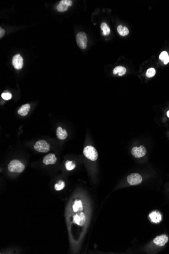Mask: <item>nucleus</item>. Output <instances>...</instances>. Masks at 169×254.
<instances>
[{
    "label": "nucleus",
    "instance_id": "obj_1",
    "mask_svg": "<svg viewBox=\"0 0 169 254\" xmlns=\"http://www.w3.org/2000/svg\"><path fill=\"white\" fill-rule=\"evenodd\" d=\"M84 156L92 161H95L98 157V152L94 147L91 146H88L84 148L83 151Z\"/></svg>",
    "mask_w": 169,
    "mask_h": 254
},
{
    "label": "nucleus",
    "instance_id": "obj_2",
    "mask_svg": "<svg viewBox=\"0 0 169 254\" xmlns=\"http://www.w3.org/2000/svg\"><path fill=\"white\" fill-rule=\"evenodd\" d=\"M8 168L10 172H21L25 170V166L21 161L13 160L10 162Z\"/></svg>",
    "mask_w": 169,
    "mask_h": 254
},
{
    "label": "nucleus",
    "instance_id": "obj_3",
    "mask_svg": "<svg viewBox=\"0 0 169 254\" xmlns=\"http://www.w3.org/2000/svg\"><path fill=\"white\" fill-rule=\"evenodd\" d=\"M77 43L80 48L85 49L87 47L88 39L86 34L84 32H80L77 35Z\"/></svg>",
    "mask_w": 169,
    "mask_h": 254
},
{
    "label": "nucleus",
    "instance_id": "obj_4",
    "mask_svg": "<svg viewBox=\"0 0 169 254\" xmlns=\"http://www.w3.org/2000/svg\"><path fill=\"white\" fill-rule=\"evenodd\" d=\"M34 149L38 152L46 153L49 151V144L44 140H40L36 142L34 146Z\"/></svg>",
    "mask_w": 169,
    "mask_h": 254
},
{
    "label": "nucleus",
    "instance_id": "obj_5",
    "mask_svg": "<svg viewBox=\"0 0 169 254\" xmlns=\"http://www.w3.org/2000/svg\"><path fill=\"white\" fill-rule=\"evenodd\" d=\"M127 181L130 185H137L142 181V177L137 173H133L127 177Z\"/></svg>",
    "mask_w": 169,
    "mask_h": 254
},
{
    "label": "nucleus",
    "instance_id": "obj_6",
    "mask_svg": "<svg viewBox=\"0 0 169 254\" xmlns=\"http://www.w3.org/2000/svg\"><path fill=\"white\" fill-rule=\"evenodd\" d=\"M131 153L133 156L137 158H139L144 156L146 153V149L143 146H141L139 147H135L132 149Z\"/></svg>",
    "mask_w": 169,
    "mask_h": 254
},
{
    "label": "nucleus",
    "instance_id": "obj_7",
    "mask_svg": "<svg viewBox=\"0 0 169 254\" xmlns=\"http://www.w3.org/2000/svg\"><path fill=\"white\" fill-rule=\"evenodd\" d=\"M12 64L14 68L16 70H21L23 65V61L20 55H17L14 56L12 59Z\"/></svg>",
    "mask_w": 169,
    "mask_h": 254
},
{
    "label": "nucleus",
    "instance_id": "obj_8",
    "mask_svg": "<svg viewBox=\"0 0 169 254\" xmlns=\"http://www.w3.org/2000/svg\"><path fill=\"white\" fill-rule=\"evenodd\" d=\"M168 237L166 235L163 234L160 236H156L153 239V243L158 247H162L168 243Z\"/></svg>",
    "mask_w": 169,
    "mask_h": 254
},
{
    "label": "nucleus",
    "instance_id": "obj_9",
    "mask_svg": "<svg viewBox=\"0 0 169 254\" xmlns=\"http://www.w3.org/2000/svg\"><path fill=\"white\" fill-rule=\"evenodd\" d=\"M57 158L54 154H49L45 156L43 159V163L46 166L49 164H54L56 163Z\"/></svg>",
    "mask_w": 169,
    "mask_h": 254
},
{
    "label": "nucleus",
    "instance_id": "obj_10",
    "mask_svg": "<svg viewBox=\"0 0 169 254\" xmlns=\"http://www.w3.org/2000/svg\"><path fill=\"white\" fill-rule=\"evenodd\" d=\"M149 216L151 219V221L155 223H160L162 220V215L158 211H153L149 214Z\"/></svg>",
    "mask_w": 169,
    "mask_h": 254
},
{
    "label": "nucleus",
    "instance_id": "obj_11",
    "mask_svg": "<svg viewBox=\"0 0 169 254\" xmlns=\"http://www.w3.org/2000/svg\"><path fill=\"white\" fill-rule=\"evenodd\" d=\"M56 136L59 139L63 140L67 138L68 133L66 129H63L61 127H59L57 129Z\"/></svg>",
    "mask_w": 169,
    "mask_h": 254
},
{
    "label": "nucleus",
    "instance_id": "obj_12",
    "mask_svg": "<svg viewBox=\"0 0 169 254\" xmlns=\"http://www.w3.org/2000/svg\"><path fill=\"white\" fill-rule=\"evenodd\" d=\"M30 106L29 104L23 105L18 111V113L22 116H26L30 110Z\"/></svg>",
    "mask_w": 169,
    "mask_h": 254
},
{
    "label": "nucleus",
    "instance_id": "obj_13",
    "mask_svg": "<svg viewBox=\"0 0 169 254\" xmlns=\"http://www.w3.org/2000/svg\"><path fill=\"white\" fill-rule=\"evenodd\" d=\"M126 73V68L123 66H117L114 68L113 70V74L114 75L119 74V76H122L125 75Z\"/></svg>",
    "mask_w": 169,
    "mask_h": 254
},
{
    "label": "nucleus",
    "instance_id": "obj_14",
    "mask_svg": "<svg viewBox=\"0 0 169 254\" xmlns=\"http://www.w3.org/2000/svg\"><path fill=\"white\" fill-rule=\"evenodd\" d=\"M117 32L119 34L122 36H126L128 35L129 33V31L128 29L126 27H123L122 25H120L118 26L117 28Z\"/></svg>",
    "mask_w": 169,
    "mask_h": 254
},
{
    "label": "nucleus",
    "instance_id": "obj_15",
    "mask_svg": "<svg viewBox=\"0 0 169 254\" xmlns=\"http://www.w3.org/2000/svg\"><path fill=\"white\" fill-rule=\"evenodd\" d=\"M73 211L74 212H77L79 211H82L83 210V205H82V203L81 200H76L74 201V204L72 207Z\"/></svg>",
    "mask_w": 169,
    "mask_h": 254
},
{
    "label": "nucleus",
    "instance_id": "obj_16",
    "mask_svg": "<svg viewBox=\"0 0 169 254\" xmlns=\"http://www.w3.org/2000/svg\"><path fill=\"white\" fill-rule=\"evenodd\" d=\"M101 30L103 31L102 34L104 36L108 35L110 34L111 30H110L109 27L106 24V23H102L101 25Z\"/></svg>",
    "mask_w": 169,
    "mask_h": 254
},
{
    "label": "nucleus",
    "instance_id": "obj_17",
    "mask_svg": "<svg viewBox=\"0 0 169 254\" xmlns=\"http://www.w3.org/2000/svg\"><path fill=\"white\" fill-rule=\"evenodd\" d=\"M66 168L68 170H72L76 168V164L73 161L68 160L66 161Z\"/></svg>",
    "mask_w": 169,
    "mask_h": 254
},
{
    "label": "nucleus",
    "instance_id": "obj_18",
    "mask_svg": "<svg viewBox=\"0 0 169 254\" xmlns=\"http://www.w3.org/2000/svg\"><path fill=\"white\" fill-rule=\"evenodd\" d=\"M65 187V183L63 181H60L55 185V189L56 191H60L62 190Z\"/></svg>",
    "mask_w": 169,
    "mask_h": 254
},
{
    "label": "nucleus",
    "instance_id": "obj_19",
    "mask_svg": "<svg viewBox=\"0 0 169 254\" xmlns=\"http://www.w3.org/2000/svg\"><path fill=\"white\" fill-rule=\"evenodd\" d=\"M156 70L154 68H149L147 70L146 73V76L148 78H151L153 77L155 74H156Z\"/></svg>",
    "mask_w": 169,
    "mask_h": 254
},
{
    "label": "nucleus",
    "instance_id": "obj_20",
    "mask_svg": "<svg viewBox=\"0 0 169 254\" xmlns=\"http://www.w3.org/2000/svg\"><path fill=\"white\" fill-rule=\"evenodd\" d=\"M80 222L79 225L81 226H83L86 222V216L83 213H81L80 214Z\"/></svg>",
    "mask_w": 169,
    "mask_h": 254
},
{
    "label": "nucleus",
    "instance_id": "obj_21",
    "mask_svg": "<svg viewBox=\"0 0 169 254\" xmlns=\"http://www.w3.org/2000/svg\"><path fill=\"white\" fill-rule=\"evenodd\" d=\"M57 9L58 11L64 12L68 10V7L66 5L59 3V4L57 6Z\"/></svg>",
    "mask_w": 169,
    "mask_h": 254
},
{
    "label": "nucleus",
    "instance_id": "obj_22",
    "mask_svg": "<svg viewBox=\"0 0 169 254\" xmlns=\"http://www.w3.org/2000/svg\"><path fill=\"white\" fill-rule=\"evenodd\" d=\"M2 98L5 100H9L12 98V95L11 93L9 92H4L2 94Z\"/></svg>",
    "mask_w": 169,
    "mask_h": 254
},
{
    "label": "nucleus",
    "instance_id": "obj_23",
    "mask_svg": "<svg viewBox=\"0 0 169 254\" xmlns=\"http://www.w3.org/2000/svg\"><path fill=\"white\" fill-rule=\"evenodd\" d=\"M169 57V55H168V53L166 51H163V52H162L161 53H160V59L161 60V61H164V60H165L166 58H167V57Z\"/></svg>",
    "mask_w": 169,
    "mask_h": 254
},
{
    "label": "nucleus",
    "instance_id": "obj_24",
    "mask_svg": "<svg viewBox=\"0 0 169 254\" xmlns=\"http://www.w3.org/2000/svg\"><path fill=\"white\" fill-rule=\"evenodd\" d=\"M60 3L62 4L66 5L68 7L71 6L72 4V1H70V0H62L60 2Z\"/></svg>",
    "mask_w": 169,
    "mask_h": 254
},
{
    "label": "nucleus",
    "instance_id": "obj_25",
    "mask_svg": "<svg viewBox=\"0 0 169 254\" xmlns=\"http://www.w3.org/2000/svg\"><path fill=\"white\" fill-rule=\"evenodd\" d=\"M73 222L77 224V225H80V215H75L74 216V220H73Z\"/></svg>",
    "mask_w": 169,
    "mask_h": 254
},
{
    "label": "nucleus",
    "instance_id": "obj_26",
    "mask_svg": "<svg viewBox=\"0 0 169 254\" xmlns=\"http://www.w3.org/2000/svg\"><path fill=\"white\" fill-rule=\"evenodd\" d=\"M5 31L4 29H2L1 27L0 28V38H1L4 35Z\"/></svg>",
    "mask_w": 169,
    "mask_h": 254
},
{
    "label": "nucleus",
    "instance_id": "obj_27",
    "mask_svg": "<svg viewBox=\"0 0 169 254\" xmlns=\"http://www.w3.org/2000/svg\"><path fill=\"white\" fill-rule=\"evenodd\" d=\"M169 62V56L168 57H167V58L166 59L164 60V64H167Z\"/></svg>",
    "mask_w": 169,
    "mask_h": 254
},
{
    "label": "nucleus",
    "instance_id": "obj_28",
    "mask_svg": "<svg viewBox=\"0 0 169 254\" xmlns=\"http://www.w3.org/2000/svg\"><path fill=\"white\" fill-rule=\"evenodd\" d=\"M167 116H168V117H169V111H168L167 112Z\"/></svg>",
    "mask_w": 169,
    "mask_h": 254
}]
</instances>
